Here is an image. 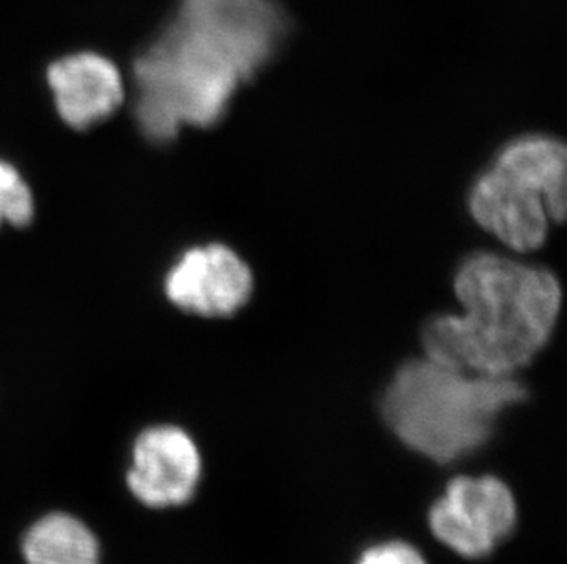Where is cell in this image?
<instances>
[{
    "mask_svg": "<svg viewBox=\"0 0 567 564\" xmlns=\"http://www.w3.org/2000/svg\"><path fill=\"white\" fill-rule=\"evenodd\" d=\"M287 32L276 0H178L173 21L134 63L140 130L166 144L186 125H215Z\"/></svg>",
    "mask_w": 567,
    "mask_h": 564,
    "instance_id": "1",
    "label": "cell"
},
{
    "mask_svg": "<svg viewBox=\"0 0 567 564\" xmlns=\"http://www.w3.org/2000/svg\"><path fill=\"white\" fill-rule=\"evenodd\" d=\"M468 206L477 224L508 248H540L549 224L566 219V147L547 136L514 139L474 181Z\"/></svg>",
    "mask_w": 567,
    "mask_h": 564,
    "instance_id": "4",
    "label": "cell"
},
{
    "mask_svg": "<svg viewBox=\"0 0 567 564\" xmlns=\"http://www.w3.org/2000/svg\"><path fill=\"white\" fill-rule=\"evenodd\" d=\"M47 81L61 119L78 130L113 116L125 100L118 66L96 52H75L58 59L50 64Z\"/></svg>",
    "mask_w": 567,
    "mask_h": 564,
    "instance_id": "8",
    "label": "cell"
},
{
    "mask_svg": "<svg viewBox=\"0 0 567 564\" xmlns=\"http://www.w3.org/2000/svg\"><path fill=\"white\" fill-rule=\"evenodd\" d=\"M461 315H441L423 331L424 356L483 376L507 378L551 340L563 290L542 268L493 253L466 259L455 275Z\"/></svg>",
    "mask_w": 567,
    "mask_h": 564,
    "instance_id": "2",
    "label": "cell"
},
{
    "mask_svg": "<svg viewBox=\"0 0 567 564\" xmlns=\"http://www.w3.org/2000/svg\"><path fill=\"white\" fill-rule=\"evenodd\" d=\"M525 396L514 376L466 373L424 356L396 370L382 415L404 446L450 463L485 446L499 416Z\"/></svg>",
    "mask_w": 567,
    "mask_h": 564,
    "instance_id": "3",
    "label": "cell"
},
{
    "mask_svg": "<svg viewBox=\"0 0 567 564\" xmlns=\"http://www.w3.org/2000/svg\"><path fill=\"white\" fill-rule=\"evenodd\" d=\"M357 564H429L415 546L402 541L377 544L360 555Z\"/></svg>",
    "mask_w": 567,
    "mask_h": 564,
    "instance_id": "11",
    "label": "cell"
},
{
    "mask_svg": "<svg viewBox=\"0 0 567 564\" xmlns=\"http://www.w3.org/2000/svg\"><path fill=\"white\" fill-rule=\"evenodd\" d=\"M33 219V197L21 173L0 160V226L21 228Z\"/></svg>",
    "mask_w": 567,
    "mask_h": 564,
    "instance_id": "10",
    "label": "cell"
},
{
    "mask_svg": "<svg viewBox=\"0 0 567 564\" xmlns=\"http://www.w3.org/2000/svg\"><path fill=\"white\" fill-rule=\"evenodd\" d=\"M22 552L27 564H100L96 535L69 513L39 519L24 535Z\"/></svg>",
    "mask_w": 567,
    "mask_h": 564,
    "instance_id": "9",
    "label": "cell"
},
{
    "mask_svg": "<svg viewBox=\"0 0 567 564\" xmlns=\"http://www.w3.org/2000/svg\"><path fill=\"white\" fill-rule=\"evenodd\" d=\"M516 521L513 491L493 474L450 480L429 513L434 537L465 560L493 554L513 533Z\"/></svg>",
    "mask_w": 567,
    "mask_h": 564,
    "instance_id": "5",
    "label": "cell"
},
{
    "mask_svg": "<svg viewBox=\"0 0 567 564\" xmlns=\"http://www.w3.org/2000/svg\"><path fill=\"white\" fill-rule=\"evenodd\" d=\"M166 295L177 309L203 317H228L248 303L254 278L247 262L223 244L184 251L167 273Z\"/></svg>",
    "mask_w": 567,
    "mask_h": 564,
    "instance_id": "7",
    "label": "cell"
},
{
    "mask_svg": "<svg viewBox=\"0 0 567 564\" xmlns=\"http://www.w3.org/2000/svg\"><path fill=\"white\" fill-rule=\"evenodd\" d=\"M203 477V457L188 432L177 426L145 429L133 446L128 490L155 510L192 501Z\"/></svg>",
    "mask_w": 567,
    "mask_h": 564,
    "instance_id": "6",
    "label": "cell"
}]
</instances>
